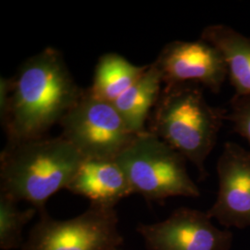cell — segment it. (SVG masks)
<instances>
[{
  "instance_id": "1",
  "label": "cell",
  "mask_w": 250,
  "mask_h": 250,
  "mask_svg": "<svg viewBox=\"0 0 250 250\" xmlns=\"http://www.w3.org/2000/svg\"><path fill=\"white\" fill-rule=\"evenodd\" d=\"M83 92L57 49L46 47L29 58L11 78L9 107L1 119L9 142L45 136Z\"/></svg>"
},
{
  "instance_id": "2",
  "label": "cell",
  "mask_w": 250,
  "mask_h": 250,
  "mask_svg": "<svg viewBox=\"0 0 250 250\" xmlns=\"http://www.w3.org/2000/svg\"><path fill=\"white\" fill-rule=\"evenodd\" d=\"M83 160L62 135L8 142L0 156L1 194L40 212L54 194L67 188Z\"/></svg>"
},
{
  "instance_id": "3",
  "label": "cell",
  "mask_w": 250,
  "mask_h": 250,
  "mask_svg": "<svg viewBox=\"0 0 250 250\" xmlns=\"http://www.w3.org/2000/svg\"><path fill=\"white\" fill-rule=\"evenodd\" d=\"M226 111L210 106L197 84L164 86L149 118L148 131L191 161L200 175L226 120Z\"/></svg>"
},
{
  "instance_id": "4",
  "label": "cell",
  "mask_w": 250,
  "mask_h": 250,
  "mask_svg": "<svg viewBox=\"0 0 250 250\" xmlns=\"http://www.w3.org/2000/svg\"><path fill=\"white\" fill-rule=\"evenodd\" d=\"M116 161L132 193L149 202L200 196L199 188L188 174L186 158L148 130L137 134Z\"/></svg>"
},
{
  "instance_id": "5",
  "label": "cell",
  "mask_w": 250,
  "mask_h": 250,
  "mask_svg": "<svg viewBox=\"0 0 250 250\" xmlns=\"http://www.w3.org/2000/svg\"><path fill=\"white\" fill-rule=\"evenodd\" d=\"M63 136L84 159L116 160L134 141L133 133L113 103L83 90L77 103L60 123Z\"/></svg>"
},
{
  "instance_id": "6",
  "label": "cell",
  "mask_w": 250,
  "mask_h": 250,
  "mask_svg": "<svg viewBox=\"0 0 250 250\" xmlns=\"http://www.w3.org/2000/svg\"><path fill=\"white\" fill-rule=\"evenodd\" d=\"M39 214L21 250H119L124 244L114 208L90 205L83 213L63 221L50 217L46 209Z\"/></svg>"
},
{
  "instance_id": "7",
  "label": "cell",
  "mask_w": 250,
  "mask_h": 250,
  "mask_svg": "<svg viewBox=\"0 0 250 250\" xmlns=\"http://www.w3.org/2000/svg\"><path fill=\"white\" fill-rule=\"evenodd\" d=\"M147 250H230L232 233L220 230L208 212L180 208L164 221L139 224Z\"/></svg>"
},
{
  "instance_id": "8",
  "label": "cell",
  "mask_w": 250,
  "mask_h": 250,
  "mask_svg": "<svg viewBox=\"0 0 250 250\" xmlns=\"http://www.w3.org/2000/svg\"><path fill=\"white\" fill-rule=\"evenodd\" d=\"M154 64L165 86L202 84L218 94L228 76L221 52L201 38L170 42L163 47Z\"/></svg>"
},
{
  "instance_id": "9",
  "label": "cell",
  "mask_w": 250,
  "mask_h": 250,
  "mask_svg": "<svg viewBox=\"0 0 250 250\" xmlns=\"http://www.w3.org/2000/svg\"><path fill=\"white\" fill-rule=\"evenodd\" d=\"M218 195L208 214L224 227L250 226V151L237 144H224L217 163Z\"/></svg>"
},
{
  "instance_id": "10",
  "label": "cell",
  "mask_w": 250,
  "mask_h": 250,
  "mask_svg": "<svg viewBox=\"0 0 250 250\" xmlns=\"http://www.w3.org/2000/svg\"><path fill=\"white\" fill-rule=\"evenodd\" d=\"M66 189L88 198L91 205L114 208L123 198L133 194L116 160L84 159Z\"/></svg>"
},
{
  "instance_id": "11",
  "label": "cell",
  "mask_w": 250,
  "mask_h": 250,
  "mask_svg": "<svg viewBox=\"0 0 250 250\" xmlns=\"http://www.w3.org/2000/svg\"><path fill=\"white\" fill-rule=\"evenodd\" d=\"M201 39L221 52L237 97H250V37L224 24L206 27Z\"/></svg>"
},
{
  "instance_id": "12",
  "label": "cell",
  "mask_w": 250,
  "mask_h": 250,
  "mask_svg": "<svg viewBox=\"0 0 250 250\" xmlns=\"http://www.w3.org/2000/svg\"><path fill=\"white\" fill-rule=\"evenodd\" d=\"M163 83L161 72L154 62L139 79L113 102L125 124L134 134L146 131V124L161 97Z\"/></svg>"
},
{
  "instance_id": "13",
  "label": "cell",
  "mask_w": 250,
  "mask_h": 250,
  "mask_svg": "<svg viewBox=\"0 0 250 250\" xmlns=\"http://www.w3.org/2000/svg\"><path fill=\"white\" fill-rule=\"evenodd\" d=\"M147 67L134 65L119 54H105L99 58L88 89L94 97L113 103L139 79Z\"/></svg>"
},
{
  "instance_id": "14",
  "label": "cell",
  "mask_w": 250,
  "mask_h": 250,
  "mask_svg": "<svg viewBox=\"0 0 250 250\" xmlns=\"http://www.w3.org/2000/svg\"><path fill=\"white\" fill-rule=\"evenodd\" d=\"M12 198L0 195V248L3 250L22 249V230L38 211L32 207L25 210L17 208Z\"/></svg>"
},
{
  "instance_id": "15",
  "label": "cell",
  "mask_w": 250,
  "mask_h": 250,
  "mask_svg": "<svg viewBox=\"0 0 250 250\" xmlns=\"http://www.w3.org/2000/svg\"><path fill=\"white\" fill-rule=\"evenodd\" d=\"M226 120L232 123L233 130L250 144V97L234 96L231 102V110Z\"/></svg>"
},
{
  "instance_id": "16",
  "label": "cell",
  "mask_w": 250,
  "mask_h": 250,
  "mask_svg": "<svg viewBox=\"0 0 250 250\" xmlns=\"http://www.w3.org/2000/svg\"><path fill=\"white\" fill-rule=\"evenodd\" d=\"M11 92V78L1 77L0 79V117L5 116L9 107Z\"/></svg>"
},
{
  "instance_id": "17",
  "label": "cell",
  "mask_w": 250,
  "mask_h": 250,
  "mask_svg": "<svg viewBox=\"0 0 250 250\" xmlns=\"http://www.w3.org/2000/svg\"></svg>"
}]
</instances>
